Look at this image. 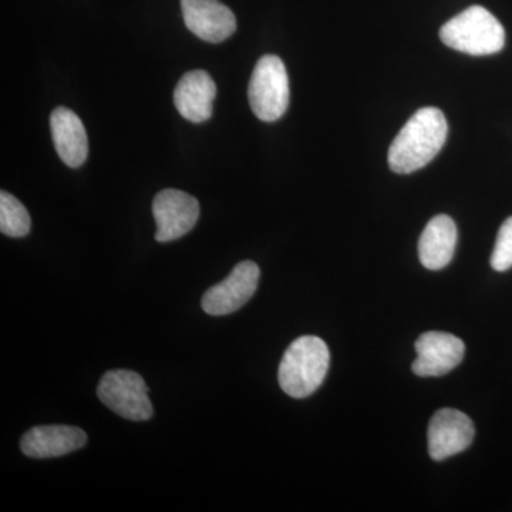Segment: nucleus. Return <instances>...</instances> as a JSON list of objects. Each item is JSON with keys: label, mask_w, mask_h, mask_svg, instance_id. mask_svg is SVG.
<instances>
[{"label": "nucleus", "mask_w": 512, "mask_h": 512, "mask_svg": "<svg viewBox=\"0 0 512 512\" xmlns=\"http://www.w3.org/2000/svg\"><path fill=\"white\" fill-rule=\"evenodd\" d=\"M447 134L443 111L436 107L420 109L404 124L390 146V170L396 174H412L426 167L440 153Z\"/></svg>", "instance_id": "obj_1"}, {"label": "nucleus", "mask_w": 512, "mask_h": 512, "mask_svg": "<svg viewBox=\"0 0 512 512\" xmlns=\"http://www.w3.org/2000/svg\"><path fill=\"white\" fill-rule=\"evenodd\" d=\"M328 345L318 336H301L291 343L279 365V386L293 399H305L322 386L328 375Z\"/></svg>", "instance_id": "obj_2"}, {"label": "nucleus", "mask_w": 512, "mask_h": 512, "mask_svg": "<svg viewBox=\"0 0 512 512\" xmlns=\"http://www.w3.org/2000/svg\"><path fill=\"white\" fill-rule=\"evenodd\" d=\"M440 39L457 52L490 56L503 50L505 30L493 13L483 6H471L444 23Z\"/></svg>", "instance_id": "obj_3"}, {"label": "nucleus", "mask_w": 512, "mask_h": 512, "mask_svg": "<svg viewBox=\"0 0 512 512\" xmlns=\"http://www.w3.org/2000/svg\"><path fill=\"white\" fill-rule=\"evenodd\" d=\"M289 99V77L284 62L274 55L261 57L248 87V100L255 116L266 123L279 120L288 110Z\"/></svg>", "instance_id": "obj_4"}, {"label": "nucleus", "mask_w": 512, "mask_h": 512, "mask_svg": "<svg viewBox=\"0 0 512 512\" xmlns=\"http://www.w3.org/2000/svg\"><path fill=\"white\" fill-rule=\"evenodd\" d=\"M97 396L123 419L144 421L151 419L154 409L148 397V387L143 377L131 370H110L101 377Z\"/></svg>", "instance_id": "obj_5"}, {"label": "nucleus", "mask_w": 512, "mask_h": 512, "mask_svg": "<svg viewBox=\"0 0 512 512\" xmlns=\"http://www.w3.org/2000/svg\"><path fill=\"white\" fill-rule=\"evenodd\" d=\"M259 275L261 272L255 262H241L224 281L205 292L202 296V309L212 316H225L239 311L255 295Z\"/></svg>", "instance_id": "obj_6"}, {"label": "nucleus", "mask_w": 512, "mask_h": 512, "mask_svg": "<svg viewBox=\"0 0 512 512\" xmlns=\"http://www.w3.org/2000/svg\"><path fill=\"white\" fill-rule=\"evenodd\" d=\"M157 242H171L187 235L200 218V204L180 190L158 192L153 201Z\"/></svg>", "instance_id": "obj_7"}, {"label": "nucleus", "mask_w": 512, "mask_h": 512, "mask_svg": "<svg viewBox=\"0 0 512 512\" xmlns=\"http://www.w3.org/2000/svg\"><path fill=\"white\" fill-rule=\"evenodd\" d=\"M416 352L417 359L412 366L414 375L439 377L447 375L463 362L466 345L451 333L427 332L417 339Z\"/></svg>", "instance_id": "obj_8"}, {"label": "nucleus", "mask_w": 512, "mask_h": 512, "mask_svg": "<svg viewBox=\"0 0 512 512\" xmlns=\"http://www.w3.org/2000/svg\"><path fill=\"white\" fill-rule=\"evenodd\" d=\"M429 453L436 461L463 453L476 436L473 421L456 409H441L431 417L429 426Z\"/></svg>", "instance_id": "obj_9"}, {"label": "nucleus", "mask_w": 512, "mask_h": 512, "mask_svg": "<svg viewBox=\"0 0 512 512\" xmlns=\"http://www.w3.org/2000/svg\"><path fill=\"white\" fill-rule=\"evenodd\" d=\"M181 10L185 26L205 42H224L237 30L234 13L218 0H181Z\"/></svg>", "instance_id": "obj_10"}, {"label": "nucleus", "mask_w": 512, "mask_h": 512, "mask_svg": "<svg viewBox=\"0 0 512 512\" xmlns=\"http://www.w3.org/2000/svg\"><path fill=\"white\" fill-rule=\"evenodd\" d=\"M87 443L86 433L73 426H37L20 440L23 454L32 458L62 457L80 450Z\"/></svg>", "instance_id": "obj_11"}, {"label": "nucleus", "mask_w": 512, "mask_h": 512, "mask_svg": "<svg viewBox=\"0 0 512 512\" xmlns=\"http://www.w3.org/2000/svg\"><path fill=\"white\" fill-rule=\"evenodd\" d=\"M217 86L205 70L185 73L175 87L174 103L178 113L191 123H204L212 116Z\"/></svg>", "instance_id": "obj_12"}, {"label": "nucleus", "mask_w": 512, "mask_h": 512, "mask_svg": "<svg viewBox=\"0 0 512 512\" xmlns=\"http://www.w3.org/2000/svg\"><path fill=\"white\" fill-rule=\"evenodd\" d=\"M50 130L60 160L70 168L82 167L89 156V140L80 117L66 107H57L50 116Z\"/></svg>", "instance_id": "obj_13"}, {"label": "nucleus", "mask_w": 512, "mask_h": 512, "mask_svg": "<svg viewBox=\"0 0 512 512\" xmlns=\"http://www.w3.org/2000/svg\"><path fill=\"white\" fill-rule=\"evenodd\" d=\"M457 227L448 215H437L424 228L419 242L420 262L430 271L446 268L453 259Z\"/></svg>", "instance_id": "obj_14"}, {"label": "nucleus", "mask_w": 512, "mask_h": 512, "mask_svg": "<svg viewBox=\"0 0 512 512\" xmlns=\"http://www.w3.org/2000/svg\"><path fill=\"white\" fill-rule=\"evenodd\" d=\"M0 231L12 238H23L30 232L28 210L6 191L0 192Z\"/></svg>", "instance_id": "obj_15"}, {"label": "nucleus", "mask_w": 512, "mask_h": 512, "mask_svg": "<svg viewBox=\"0 0 512 512\" xmlns=\"http://www.w3.org/2000/svg\"><path fill=\"white\" fill-rule=\"evenodd\" d=\"M491 266L494 271L505 272L512 268V217L507 218L498 231Z\"/></svg>", "instance_id": "obj_16"}]
</instances>
